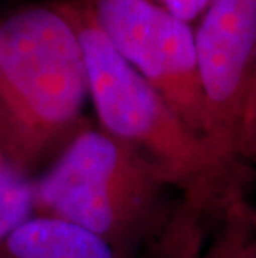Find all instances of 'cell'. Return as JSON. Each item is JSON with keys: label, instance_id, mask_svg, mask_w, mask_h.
I'll use <instances>...</instances> for the list:
<instances>
[{"label": "cell", "instance_id": "10", "mask_svg": "<svg viewBox=\"0 0 256 258\" xmlns=\"http://www.w3.org/2000/svg\"><path fill=\"white\" fill-rule=\"evenodd\" d=\"M244 157H256V74L254 84L251 92V100L246 115V123H244V137H243V158Z\"/></svg>", "mask_w": 256, "mask_h": 258}, {"label": "cell", "instance_id": "3", "mask_svg": "<svg viewBox=\"0 0 256 258\" xmlns=\"http://www.w3.org/2000/svg\"><path fill=\"white\" fill-rule=\"evenodd\" d=\"M85 2L113 47L155 87L185 127L206 142L205 107L192 25L150 0Z\"/></svg>", "mask_w": 256, "mask_h": 258}, {"label": "cell", "instance_id": "6", "mask_svg": "<svg viewBox=\"0 0 256 258\" xmlns=\"http://www.w3.org/2000/svg\"><path fill=\"white\" fill-rule=\"evenodd\" d=\"M10 251L19 258H113L100 235L67 220L27 222L10 235Z\"/></svg>", "mask_w": 256, "mask_h": 258}, {"label": "cell", "instance_id": "2", "mask_svg": "<svg viewBox=\"0 0 256 258\" xmlns=\"http://www.w3.org/2000/svg\"><path fill=\"white\" fill-rule=\"evenodd\" d=\"M0 87L27 118L62 125L89 90L83 50L63 4L30 5L0 22Z\"/></svg>", "mask_w": 256, "mask_h": 258}, {"label": "cell", "instance_id": "4", "mask_svg": "<svg viewBox=\"0 0 256 258\" xmlns=\"http://www.w3.org/2000/svg\"><path fill=\"white\" fill-rule=\"evenodd\" d=\"M206 142L221 160L241 163L256 74V0H215L195 30Z\"/></svg>", "mask_w": 256, "mask_h": 258}, {"label": "cell", "instance_id": "9", "mask_svg": "<svg viewBox=\"0 0 256 258\" xmlns=\"http://www.w3.org/2000/svg\"><path fill=\"white\" fill-rule=\"evenodd\" d=\"M223 258H256V218L239 235Z\"/></svg>", "mask_w": 256, "mask_h": 258}, {"label": "cell", "instance_id": "8", "mask_svg": "<svg viewBox=\"0 0 256 258\" xmlns=\"http://www.w3.org/2000/svg\"><path fill=\"white\" fill-rule=\"evenodd\" d=\"M158 7L175 15L177 19L192 24L203 17V14L211 7L215 0H150Z\"/></svg>", "mask_w": 256, "mask_h": 258}, {"label": "cell", "instance_id": "5", "mask_svg": "<svg viewBox=\"0 0 256 258\" xmlns=\"http://www.w3.org/2000/svg\"><path fill=\"white\" fill-rule=\"evenodd\" d=\"M122 165L117 142L102 132H85L43 180L40 195L67 222L105 235L115 227V180Z\"/></svg>", "mask_w": 256, "mask_h": 258}, {"label": "cell", "instance_id": "7", "mask_svg": "<svg viewBox=\"0 0 256 258\" xmlns=\"http://www.w3.org/2000/svg\"><path fill=\"white\" fill-rule=\"evenodd\" d=\"M29 185L0 165V238L17 230L30 212Z\"/></svg>", "mask_w": 256, "mask_h": 258}, {"label": "cell", "instance_id": "1", "mask_svg": "<svg viewBox=\"0 0 256 258\" xmlns=\"http://www.w3.org/2000/svg\"><path fill=\"white\" fill-rule=\"evenodd\" d=\"M62 4L78 32L89 90L103 127L117 139L158 150L187 185L231 165L185 127L155 87L125 60L102 32L85 0Z\"/></svg>", "mask_w": 256, "mask_h": 258}]
</instances>
